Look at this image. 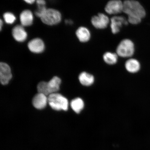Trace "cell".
<instances>
[{
	"label": "cell",
	"mask_w": 150,
	"mask_h": 150,
	"mask_svg": "<svg viewBox=\"0 0 150 150\" xmlns=\"http://www.w3.org/2000/svg\"><path fill=\"white\" fill-rule=\"evenodd\" d=\"M123 12L128 16V22L132 24L139 23L145 17V9L138 1L135 0H126L123 2Z\"/></svg>",
	"instance_id": "obj_1"
},
{
	"label": "cell",
	"mask_w": 150,
	"mask_h": 150,
	"mask_svg": "<svg viewBox=\"0 0 150 150\" xmlns=\"http://www.w3.org/2000/svg\"><path fill=\"white\" fill-rule=\"evenodd\" d=\"M61 81L57 76H54L48 82H41L37 86L38 93H42L47 96L56 93L59 89Z\"/></svg>",
	"instance_id": "obj_2"
},
{
	"label": "cell",
	"mask_w": 150,
	"mask_h": 150,
	"mask_svg": "<svg viewBox=\"0 0 150 150\" xmlns=\"http://www.w3.org/2000/svg\"><path fill=\"white\" fill-rule=\"evenodd\" d=\"M48 101L50 106L54 110L67 111L68 110V101L61 94L56 93L49 95Z\"/></svg>",
	"instance_id": "obj_3"
},
{
	"label": "cell",
	"mask_w": 150,
	"mask_h": 150,
	"mask_svg": "<svg viewBox=\"0 0 150 150\" xmlns=\"http://www.w3.org/2000/svg\"><path fill=\"white\" fill-rule=\"evenodd\" d=\"M116 52L118 56L121 57H131L134 55V43L130 39H123L117 46Z\"/></svg>",
	"instance_id": "obj_4"
},
{
	"label": "cell",
	"mask_w": 150,
	"mask_h": 150,
	"mask_svg": "<svg viewBox=\"0 0 150 150\" xmlns=\"http://www.w3.org/2000/svg\"><path fill=\"white\" fill-rule=\"evenodd\" d=\"M40 19L45 24L49 25H54L61 22L62 15L59 11L56 9L48 8Z\"/></svg>",
	"instance_id": "obj_5"
},
{
	"label": "cell",
	"mask_w": 150,
	"mask_h": 150,
	"mask_svg": "<svg viewBox=\"0 0 150 150\" xmlns=\"http://www.w3.org/2000/svg\"><path fill=\"white\" fill-rule=\"evenodd\" d=\"M123 3L121 0H111L105 7V10L110 15H115L123 12Z\"/></svg>",
	"instance_id": "obj_6"
},
{
	"label": "cell",
	"mask_w": 150,
	"mask_h": 150,
	"mask_svg": "<svg viewBox=\"0 0 150 150\" xmlns=\"http://www.w3.org/2000/svg\"><path fill=\"white\" fill-rule=\"evenodd\" d=\"M91 22L93 27L97 29H103L108 27L110 20L105 14L99 13L91 18Z\"/></svg>",
	"instance_id": "obj_7"
},
{
	"label": "cell",
	"mask_w": 150,
	"mask_h": 150,
	"mask_svg": "<svg viewBox=\"0 0 150 150\" xmlns=\"http://www.w3.org/2000/svg\"><path fill=\"white\" fill-rule=\"evenodd\" d=\"M110 27L112 33H119L123 25H127L129 22L124 17L114 16L110 19Z\"/></svg>",
	"instance_id": "obj_8"
},
{
	"label": "cell",
	"mask_w": 150,
	"mask_h": 150,
	"mask_svg": "<svg viewBox=\"0 0 150 150\" xmlns=\"http://www.w3.org/2000/svg\"><path fill=\"white\" fill-rule=\"evenodd\" d=\"M12 78L11 69L7 64L1 62L0 63V80L1 84L6 85L8 83Z\"/></svg>",
	"instance_id": "obj_9"
},
{
	"label": "cell",
	"mask_w": 150,
	"mask_h": 150,
	"mask_svg": "<svg viewBox=\"0 0 150 150\" xmlns=\"http://www.w3.org/2000/svg\"><path fill=\"white\" fill-rule=\"evenodd\" d=\"M28 47L30 51L35 53H42L45 47L44 42L39 38H35L30 41Z\"/></svg>",
	"instance_id": "obj_10"
},
{
	"label": "cell",
	"mask_w": 150,
	"mask_h": 150,
	"mask_svg": "<svg viewBox=\"0 0 150 150\" xmlns=\"http://www.w3.org/2000/svg\"><path fill=\"white\" fill-rule=\"evenodd\" d=\"M13 37L17 42H23L28 37V34L23 26L17 25L13 28L12 30Z\"/></svg>",
	"instance_id": "obj_11"
},
{
	"label": "cell",
	"mask_w": 150,
	"mask_h": 150,
	"mask_svg": "<svg viewBox=\"0 0 150 150\" xmlns=\"http://www.w3.org/2000/svg\"><path fill=\"white\" fill-rule=\"evenodd\" d=\"M44 94L38 93L33 97V104L34 107L41 110L45 108L48 102V97Z\"/></svg>",
	"instance_id": "obj_12"
},
{
	"label": "cell",
	"mask_w": 150,
	"mask_h": 150,
	"mask_svg": "<svg viewBox=\"0 0 150 150\" xmlns=\"http://www.w3.org/2000/svg\"><path fill=\"white\" fill-rule=\"evenodd\" d=\"M20 19L21 25L25 27H29L33 24V15L31 11L25 9L21 13Z\"/></svg>",
	"instance_id": "obj_13"
},
{
	"label": "cell",
	"mask_w": 150,
	"mask_h": 150,
	"mask_svg": "<svg viewBox=\"0 0 150 150\" xmlns=\"http://www.w3.org/2000/svg\"><path fill=\"white\" fill-rule=\"evenodd\" d=\"M76 35L80 42H87L91 37V34L89 29L87 28L81 27L79 28L76 31Z\"/></svg>",
	"instance_id": "obj_14"
},
{
	"label": "cell",
	"mask_w": 150,
	"mask_h": 150,
	"mask_svg": "<svg viewBox=\"0 0 150 150\" xmlns=\"http://www.w3.org/2000/svg\"><path fill=\"white\" fill-rule=\"evenodd\" d=\"M125 67L127 70L131 73H136L140 70L141 65L137 60L134 59H129L125 63Z\"/></svg>",
	"instance_id": "obj_15"
},
{
	"label": "cell",
	"mask_w": 150,
	"mask_h": 150,
	"mask_svg": "<svg viewBox=\"0 0 150 150\" xmlns=\"http://www.w3.org/2000/svg\"><path fill=\"white\" fill-rule=\"evenodd\" d=\"M79 79L82 85L89 86L92 84L94 82V77L92 75L86 72L81 73L79 76Z\"/></svg>",
	"instance_id": "obj_16"
},
{
	"label": "cell",
	"mask_w": 150,
	"mask_h": 150,
	"mask_svg": "<svg viewBox=\"0 0 150 150\" xmlns=\"http://www.w3.org/2000/svg\"><path fill=\"white\" fill-rule=\"evenodd\" d=\"M71 106L72 110L76 113H79L83 109L84 103L82 99L77 98L73 99L71 102Z\"/></svg>",
	"instance_id": "obj_17"
},
{
	"label": "cell",
	"mask_w": 150,
	"mask_h": 150,
	"mask_svg": "<svg viewBox=\"0 0 150 150\" xmlns=\"http://www.w3.org/2000/svg\"><path fill=\"white\" fill-rule=\"evenodd\" d=\"M103 59L105 62L109 65H113L117 63L118 55L117 53L110 52H105L103 56Z\"/></svg>",
	"instance_id": "obj_18"
},
{
	"label": "cell",
	"mask_w": 150,
	"mask_h": 150,
	"mask_svg": "<svg viewBox=\"0 0 150 150\" xmlns=\"http://www.w3.org/2000/svg\"><path fill=\"white\" fill-rule=\"evenodd\" d=\"M3 18L5 22L8 24H13L16 20V17L12 13L7 12L3 15Z\"/></svg>",
	"instance_id": "obj_19"
},
{
	"label": "cell",
	"mask_w": 150,
	"mask_h": 150,
	"mask_svg": "<svg viewBox=\"0 0 150 150\" xmlns=\"http://www.w3.org/2000/svg\"><path fill=\"white\" fill-rule=\"evenodd\" d=\"M38 7L37 10L35 11V16L41 18L44 15L47 8H46L45 6H38Z\"/></svg>",
	"instance_id": "obj_20"
},
{
	"label": "cell",
	"mask_w": 150,
	"mask_h": 150,
	"mask_svg": "<svg viewBox=\"0 0 150 150\" xmlns=\"http://www.w3.org/2000/svg\"><path fill=\"white\" fill-rule=\"evenodd\" d=\"M36 2L38 6H45L46 2L45 0H36Z\"/></svg>",
	"instance_id": "obj_21"
},
{
	"label": "cell",
	"mask_w": 150,
	"mask_h": 150,
	"mask_svg": "<svg viewBox=\"0 0 150 150\" xmlns=\"http://www.w3.org/2000/svg\"><path fill=\"white\" fill-rule=\"evenodd\" d=\"M25 3L29 4H33L36 0H23Z\"/></svg>",
	"instance_id": "obj_22"
},
{
	"label": "cell",
	"mask_w": 150,
	"mask_h": 150,
	"mask_svg": "<svg viewBox=\"0 0 150 150\" xmlns=\"http://www.w3.org/2000/svg\"><path fill=\"white\" fill-rule=\"evenodd\" d=\"M3 22L1 19V21H0V29H1V30L2 28L3 27Z\"/></svg>",
	"instance_id": "obj_23"
}]
</instances>
